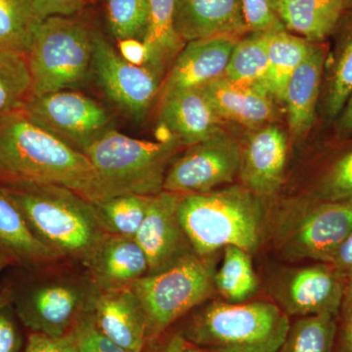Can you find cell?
Returning a JSON list of instances; mask_svg holds the SVG:
<instances>
[{
    "label": "cell",
    "mask_w": 352,
    "mask_h": 352,
    "mask_svg": "<svg viewBox=\"0 0 352 352\" xmlns=\"http://www.w3.org/2000/svg\"><path fill=\"white\" fill-rule=\"evenodd\" d=\"M0 170L1 182L48 183L74 190L91 203L107 199L89 159L23 112L0 122Z\"/></svg>",
    "instance_id": "6da1fadb"
},
{
    "label": "cell",
    "mask_w": 352,
    "mask_h": 352,
    "mask_svg": "<svg viewBox=\"0 0 352 352\" xmlns=\"http://www.w3.org/2000/svg\"><path fill=\"white\" fill-rule=\"evenodd\" d=\"M32 232L64 261L82 266L105 237L91 201L48 183L0 182Z\"/></svg>",
    "instance_id": "7a4b0ae2"
},
{
    "label": "cell",
    "mask_w": 352,
    "mask_h": 352,
    "mask_svg": "<svg viewBox=\"0 0 352 352\" xmlns=\"http://www.w3.org/2000/svg\"><path fill=\"white\" fill-rule=\"evenodd\" d=\"M261 199L243 185L183 195L178 219L193 251L210 256L228 245L256 251L263 227Z\"/></svg>",
    "instance_id": "3957f363"
},
{
    "label": "cell",
    "mask_w": 352,
    "mask_h": 352,
    "mask_svg": "<svg viewBox=\"0 0 352 352\" xmlns=\"http://www.w3.org/2000/svg\"><path fill=\"white\" fill-rule=\"evenodd\" d=\"M288 314L270 302H214L201 308L182 333L210 352H279L289 332Z\"/></svg>",
    "instance_id": "277c9868"
},
{
    "label": "cell",
    "mask_w": 352,
    "mask_h": 352,
    "mask_svg": "<svg viewBox=\"0 0 352 352\" xmlns=\"http://www.w3.org/2000/svg\"><path fill=\"white\" fill-rule=\"evenodd\" d=\"M183 147L175 136L166 141H145L109 129L85 151L108 198L163 191L173 157Z\"/></svg>",
    "instance_id": "5b68a950"
},
{
    "label": "cell",
    "mask_w": 352,
    "mask_h": 352,
    "mask_svg": "<svg viewBox=\"0 0 352 352\" xmlns=\"http://www.w3.org/2000/svg\"><path fill=\"white\" fill-rule=\"evenodd\" d=\"M63 263L41 270V276L11 291V303L25 325L52 338L68 335L92 311L100 292L85 270L61 267Z\"/></svg>",
    "instance_id": "8992f818"
},
{
    "label": "cell",
    "mask_w": 352,
    "mask_h": 352,
    "mask_svg": "<svg viewBox=\"0 0 352 352\" xmlns=\"http://www.w3.org/2000/svg\"><path fill=\"white\" fill-rule=\"evenodd\" d=\"M94 36L74 16L44 19L27 54L32 96L82 87L92 72Z\"/></svg>",
    "instance_id": "52a82bcc"
},
{
    "label": "cell",
    "mask_w": 352,
    "mask_h": 352,
    "mask_svg": "<svg viewBox=\"0 0 352 352\" xmlns=\"http://www.w3.org/2000/svg\"><path fill=\"white\" fill-rule=\"evenodd\" d=\"M215 254L196 252L168 270L148 274L132 285L147 318L148 340L161 335L171 324L214 294Z\"/></svg>",
    "instance_id": "ba28073f"
},
{
    "label": "cell",
    "mask_w": 352,
    "mask_h": 352,
    "mask_svg": "<svg viewBox=\"0 0 352 352\" xmlns=\"http://www.w3.org/2000/svg\"><path fill=\"white\" fill-rule=\"evenodd\" d=\"M23 113L34 124L83 154L112 129L107 110L74 89L32 96Z\"/></svg>",
    "instance_id": "9c48e42d"
},
{
    "label": "cell",
    "mask_w": 352,
    "mask_h": 352,
    "mask_svg": "<svg viewBox=\"0 0 352 352\" xmlns=\"http://www.w3.org/2000/svg\"><path fill=\"white\" fill-rule=\"evenodd\" d=\"M241 146L223 131L187 147L166 171L164 191L194 194L212 191L239 175Z\"/></svg>",
    "instance_id": "30bf717a"
},
{
    "label": "cell",
    "mask_w": 352,
    "mask_h": 352,
    "mask_svg": "<svg viewBox=\"0 0 352 352\" xmlns=\"http://www.w3.org/2000/svg\"><path fill=\"white\" fill-rule=\"evenodd\" d=\"M279 229L280 243L289 256L329 264L352 231V200L329 201L308 208Z\"/></svg>",
    "instance_id": "8fae6325"
},
{
    "label": "cell",
    "mask_w": 352,
    "mask_h": 352,
    "mask_svg": "<svg viewBox=\"0 0 352 352\" xmlns=\"http://www.w3.org/2000/svg\"><path fill=\"white\" fill-rule=\"evenodd\" d=\"M92 72L108 98L141 120L159 91V72L129 63L99 32H94Z\"/></svg>",
    "instance_id": "7c38bea8"
},
{
    "label": "cell",
    "mask_w": 352,
    "mask_h": 352,
    "mask_svg": "<svg viewBox=\"0 0 352 352\" xmlns=\"http://www.w3.org/2000/svg\"><path fill=\"white\" fill-rule=\"evenodd\" d=\"M182 197L183 194L164 190L153 196L145 219L134 236L147 258L148 274L168 270L195 252L178 219Z\"/></svg>",
    "instance_id": "4fadbf2b"
},
{
    "label": "cell",
    "mask_w": 352,
    "mask_h": 352,
    "mask_svg": "<svg viewBox=\"0 0 352 352\" xmlns=\"http://www.w3.org/2000/svg\"><path fill=\"white\" fill-rule=\"evenodd\" d=\"M288 138L280 127L256 129L241 147L239 176L243 186L259 198L274 195L283 182Z\"/></svg>",
    "instance_id": "5bb4252c"
},
{
    "label": "cell",
    "mask_w": 352,
    "mask_h": 352,
    "mask_svg": "<svg viewBox=\"0 0 352 352\" xmlns=\"http://www.w3.org/2000/svg\"><path fill=\"white\" fill-rule=\"evenodd\" d=\"M280 296L287 314L337 317L344 300V284L332 266H310L292 273L280 289Z\"/></svg>",
    "instance_id": "9a60e30c"
},
{
    "label": "cell",
    "mask_w": 352,
    "mask_h": 352,
    "mask_svg": "<svg viewBox=\"0 0 352 352\" xmlns=\"http://www.w3.org/2000/svg\"><path fill=\"white\" fill-rule=\"evenodd\" d=\"M82 267L100 291L131 288L149 272L145 252L135 238L110 234H106Z\"/></svg>",
    "instance_id": "2e32d148"
},
{
    "label": "cell",
    "mask_w": 352,
    "mask_h": 352,
    "mask_svg": "<svg viewBox=\"0 0 352 352\" xmlns=\"http://www.w3.org/2000/svg\"><path fill=\"white\" fill-rule=\"evenodd\" d=\"M238 36H217L185 43L163 85V94L204 87L226 75Z\"/></svg>",
    "instance_id": "e0dca14e"
},
{
    "label": "cell",
    "mask_w": 352,
    "mask_h": 352,
    "mask_svg": "<svg viewBox=\"0 0 352 352\" xmlns=\"http://www.w3.org/2000/svg\"><path fill=\"white\" fill-rule=\"evenodd\" d=\"M92 315L106 337L129 352H142L148 340L147 318L131 288L100 291Z\"/></svg>",
    "instance_id": "ac0fdd59"
},
{
    "label": "cell",
    "mask_w": 352,
    "mask_h": 352,
    "mask_svg": "<svg viewBox=\"0 0 352 352\" xmlns=\"http://www.w3.org/2000/svg\"><path fill=\"white\" fill-rule=\"evenodd\" d=\"M160 122L187 148L222 131L223 120L198 87L162 95Z\"/></svg>",
    "instance_id": "d6986e66"
},
{
    "label": "cell",
    "mask_w": 352,
    "mask_h": 352,
    "mask_svg": "<svg viewBox=\"0 0 352 352\" xmlns=\"http://www.w3.org/2000/svg\"><path fill=\"white\" fill-rule=\"evenodd\" d=\"M175 29L184 43L249 32L240 0H177Z\"/></svg>",
    "instance_id": "ffe728a7"
},
{
    "label": "cell",
    "mask_w": 352,
    "mask_h": 352,
    "mask_svg": "<svg viewBox=\"0 0 352 352\" xmlns=\"http://www.w3.org/2000/svg\"><path fill=\"white\" fill-rule=\"evenodd\" d=\"M201 88L222 120L258 129L276 119L275 100L263 87L221 76Z\"/></svg>",
    "instance_id": "44dd1931"
},
{
    "label": "cell",
    "mask_w": 352,
    "mask_h": 352,
    "mask_svg": "<svg viewBox=\"0 0 352 352\" xmlns=\"http://www.w3.org/2000/svg\"><path fill=\"white\" fill-rule=\"evenodd\" d=\"M0 254L11 264L39 270L64 261L32 232L24 214L0 184Z\"/></svg>",
    "instance_id": "7402d4cb"
},
{
    "label": "cell",
    "mask_w": 352,
    "mask_h": 352,
    "mask_svg": "<svg viewBox=\"0 0 352 352\" xmlns=\"http://www.w3.org/2000/svg\"><path fill=\"white\" fill-rule=\"evenodd\" d=\"M325 61V51L315 46L287 85L283 103L288 112L289 131L295 139L305 138L314 126Z\"/></svg>",
    "instance_id": "603a6c76"
},
{
    "label": "cell",
    "mask_w": 352,
    "mask_h": 352,
    "mask_svg": "<svg viewBox=\"0 0 352 352\" xmlns=\"http://www.w3.org/2000/svg\"><path fill=\"white\" fill-rule=\"evenodd\" d=\"M285 29L310 41H321L335 31L344 9V0H276Z\"/></svg>",
    "instance_id": "cb8c5ba5"
},
{
    "label": "cell",
    "mask_w": 352,
    "mask_h": 352,
    "mask_svg": "<svg viewBox=\"0 0 352 352\" xmlns=\"http://www.w3.org/2000/svg\"><path fill=\"white\" fill-rule=\"evenodd\" d=\"M307 39L287 30L270 32L268 66L264 88L275 101L284 102L289 78L314 50Z\"/></svg>",
    "instance_id": "d4e9b609"
},
{
    "label": "cell",
    "mask_w": 352,
    "mask_h": 352,
    "mask_svg": "<svg viewBox=\"0 0 352 352\" xmlns=\"http://www.w3.org/2000/svg\"><path fill=\"white\" fill-rule=\"evenodd\" d=\"M176 1L148 0V28L143 41L149 51L150 66L159 73L185 45L175 29Z\"/></svg>",
    "instance_id": "484cf974"
},
{
    "label": "cell",
    "mask_w": 352,
    "mask_h": 352,
    "mask_svg": "<svg viewBox=\"0 0 352 352\" xmlns=\"http://www.w3.org/2000/svg\"><path fill=\"white\" fill-rule=\"evenodd\" d=\"M32 97L27 54L0 48V122L24 112Z\"/></svg>",
    "instance_id": "4316f807"
},
{
    "label": "cell",
    "mask_w": 352,
    "mask_h": 352,
    "mask_svg": "<svg viewBox=\"0 0 352 352\" xmlns=\"http://www.w3.org/2000/svg\"><path fill=\"white\" fill-rule=\"evenodd\" d=\"M43 21L34 0H0V48L28 54Z\"/></svg>",
    "instance_id": "83f0119b"
},
{
    "label": "cell",
    "mask_w": 352,
    "mask_h": 352,
    "mask_svg": "<svg viewBox=\"0 0 352 352\" xmlns=\"http://www.w3.org/2000/svg\"><path fill=\"white\" fill-rule=\"evenodd\" d=\"M152 197L124 194L94 201L92 206L106 233L134 237L145 219Z\"/></svg>",
    "instance_id": "f1b7e54d"
},
{
    "label": "cell",
    "mask_w": 352,
    "mask_h": 352,
    "mask_svg": "<svg viewBox=\"0 0 352 352\" xmlns=\"http://www.w3.org/2000/svg\"><path fill=\"white\" fill-rule=\"evenodd\" d=\"M215 289L227 302H245L256 291L258 279L249 252L228 245L214 277Z\"/></svg>",
    "instance_id": "f546056e"
},
{
    "label": "cell",
    "mask_w": 352,
    "mask_h": 352,
    "mask_svg": "<svg viewBox=\"0 0 352 352\" xmlns=\"http://www.w3.org/2000/svg\"><path fill=\"white\" fill-rule=\"evenodd\" d=\"M268 43L270 32H252L248 38H239L234 46L224 76L233 82L264 88Z\"/></svg>",
    "instance_id": "4dcf8cb0"
},
{
    "label": "cell",
    "mask_w": 352,
    "mask_h": 352,
    "mask_svg": "<svg viewBox=\"0 0 352 352\" xmlns=\"http://www.w3.org/2000/svg\"><path fill=\"white\" fill-rule=\"evenodd\" d=\"M337 325L329 314L303 316L289 326L279 352H333Z\"/></svg>",
    "instance_id": "1f68e13d"
},
{
    "label": "cell",
    "mask_w": 352,
    "mask_h": 352,
    "mask_svg": "<svg viewBox=\"0 0 352 352\" xmlns=\"http://www.w3.org/2000/svg\"><path fill=\"white\" fill-rule=\"evenodd\" d=\"M352 92V18L344 28L329 76L326 113L329 119L340 116Z\"/></svg>",
    "instance_id": "d6a6232c"
},
{
    "label": "cell",
    "mask_w": 352,
    "mask_h": 352,
    "mask_svg": "<svg viewBox=\"0 0 352 352\" xmlns=\"http://www.w3.org/2000/svg\"><path fill=\"white\" fill-rule=\"evenodd\" d=\"M109 28L118 41H143L148 28V0H107Z\"/></svg>",
    "instance_id": "836d02e7"
},
{
    "label": "cell",
    "mask_w": 352,
    "mask_h": 352,
    "mask_svg": "<svg viewBox=\"0 0 352 352\" xmlns=\"http://www.w3.org/2000/svg\"><path fill=\"white\" fill-rule=\"evenodd\" d=\"M240 4L248 31L270 32L286 30L278 14L276 0H240Z\"/></svg>",
    "instance_id": "e575fe53"
},
{
    "label": "cell",
    "mask_w": 352,
    "mask_h": 352,
    "mask_svg": "<svg viewBox=\"0 0 352 352\" xmlns=\"http://www.w3.org/2000/svg\"><path fill=\"white\" fill-rule=\"evenodd\" d=\"M71 333L80 352H129L99 330L95 324L92 311L83 314Z\"/></svg>",
    "instance_id": "d590c367"
},
{
    "label": "cell",
    "mask_w": 352,
    "mask_h": 352,
    "mask_svg": "<svg viewBox=\"0 0 352 352\" xmlns=\"http://www.w3.org/2000/svg\"><path fill=\"white\" fill-rule=\"evenodd\" d=\"M329 201L352 200V151L333 166L323 185Z\"/></svg>",
    "instance_id": "8d00e7d4"
},
{
    "label": "cell",
    "mask_w": 352,
    "mask_h": 352,
    "mask_svg": "<svg viewBox=\"0 0 352 352\" xmlns=\"http://www.w3.org/2000/svg\"><path fill=\"white\" fill-rule=\"evenodd\" d=\"M329 265L332 266L344 284V305L346 315L352 311V231L335 252Z\"/></svg>",
    "instance_id": "74e56055"
},
{
    "label": "cell",
    "mask_w": 352,
    "mask_h": 352,
    "mask_svg": "<svg viewBox=\"0 0 352 352\" xmlns=\"http://www.w3.org/2000/svg\"><path fill=\"white\" fill-rule=\"evenodd\" d=\"M21 346L19 330L10 302L0 307V352H20Z\"/></svg>",
    "instance_id": "f35d334b"
},
{
    "label": "cell",
    "mask_w": 352,
    "mask_h": 352,
    "mask_svg": "<svg viewBox=\"0 0 352 352\" xmlns=\"http://www.w3.org/2000/svg\"><path fill=\"white\" fill-rule=\"evenodd\" d=\"M36 10L44 20L52 16H74L82 11L90 0H34Z\"/></svg>",
    "instance_id": "ab89813d"
},
{
    "label": "cell",
    "mask_w": 352,
    "mask_h": 352,
    "mask_svg": "<svg viewBox=\"0 0 352 352\" xmlns=\"http://www.w3.org/2000/svg\"><path fill=\"white\" fill-rule=\"evenodd\" d=\"M118 52L129 63L136 66H150L149 51L144 41L138 38H126L118 41Z\"/></svg>",
    "instance_id": "60d3db41"
},
{
    "label": "cell",
    "mask_w": 352,
    "mask_h": 352,
    "mask_svg": "<svg viewBox=\"0 0 352 352\" xmlns=\"http://www.w3.org/2000/svg\"><path fill=\"white\" fill-rule=\"evenodd\" d=\"M23 352H63L61 338H52L44 333L32 332Z\"/></svg>",
    "instance_id": "b9f144b4"
},
{
    "label": "cell",
    "mask_w": 352,
    "mask_h": 352,
    "mask_svg": "<svg viewBox=\"0 0 352 352\" xmlns=\"http://www.w3.org/2000/svg\"><path fill=\"white\" fill-rule=\"evenodd\" d=\"M338 352H352V311L346 315Z\"/></svg>",
    "instance_id": "7bdbcfd3"
},
{
    "label": "cell",
    "mask_w": 352,
    "mask_h": 352,
    "mask_svg": "<svg viewBox=\"0 0 352 352\" xmlns=\"http://www.w3.org/2000/svg\"><path fill=\"white\" fill-rule=\"evenodd\" d=\"M339 131L342 133L352 132V92L347 99L346 105L340 113Z\"/></svg>",
    "instance_id": "ee69618b"
},
{
    "label": "cell",
    "mask_w": 352,
    "mask_h": 352,
    "mask_svg": "<svg viewBox=\"0 0 352 352\" xmlns=\"http://www.w3.org/2000/svg\"><path fill=\"white\" fill-rule=\"evenodd\" d=\"M187 347V342L182 333L173 336L161 352H183Z\"/></svg>",
    "instance_id": "f6af8a7d"
},
{
    "label": "cell",
    "mask_w": 352,
    "mask_h": 352,
    "mask_svg": "<svg viewBox=\"0 0 352 352\" xmlns=\"http://www.w3.org/2000/svg\"><path fill=\"white\" fill-rule=\"evenodd\" d=\"M61 346L63 352H80L71 332L61 338Z\"/></svg>",
    "instance_id": "bcb514c9"
},
{
    "label": "cell",
    "mask_w": 352,
    "mask_h": 352,
    "mask_svg": "<svg viewBox=\"0 0 352 352\" xmlns=\"http://www.w3.org/2000/svg\"><path fill=\"white\" fill-rule=\"evenodd\" d=\"M11 302V291L6 289V291L0 293V307Z\"/></svg>",
    "instance_id": "7dc6e473"
},
{
    "label": "cell",
    "mask_w": 352,
    "mask_h": 352,
    "mask_svg": "<svg viewBox=\"0 0 352 352\" xmlns=\"http://www.w3.org/2000/svg\"><path fill=\"white\" fill-rule=\"evenodd\" d=\"M8 265H11L10 261H9L3 254H0V273L6 270Z\"/></svg>",
    "instance_id": "c3c4849f"
},
{
    "label": "cell",
    "mask_w": 352,
    "mask_h": 352,
    "mask_svg": "<svg viewBox=\"0 0 352 352\" xmlns=\"http://www.w3.org/2000/svg\"><path fill=\"white\" fill-rule=\"evenodd\" d=\"M183 352H210V351H205V349H188V347H186V349H185V351Z\"/></svg>",
    "instance_id": "681fc988"
},
{
    "label": "cell",
    "mask_w": 352,
    "mask_h": 352,
    "mask_svg": "<svg viewBox=\"0 0 352 352\" xmlns=\"http://www.w3.org/2000/svg\"><path fill=\"white\" fill-rule=\"evenodd\" d=\"M344 3H346V7L352 6V0H344Z\"/></svg>",
    "instance_id": "f907efd6"
},
{
    "label": "cell",
    "mask_w": 352,
    "mask_h": 352,
    "mask_svg": "<svg viewBox=\"0 0 352 352\" xmlns=\"http://www.w3.org/2000/svg\"><path fill=\"white\" fill-rule=\"evenodd\" d=\"M2 182V173H1V170H0V182Z\"/></svg>",
    "instance_id": "816d5d0a"
}]
</instances>
